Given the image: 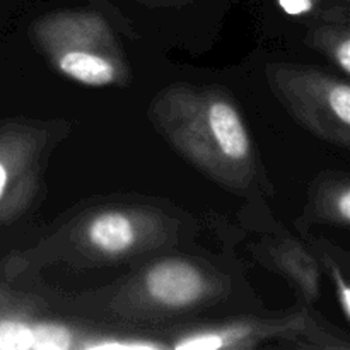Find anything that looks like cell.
Listing matches in <instances>:
<instances>
[{
  "mask_svg": "<svg viewBox=\"0 0 350 350\" xmlns=\"http://www.w3.org/2000/svg\"><path fill=\"white\" fill-rule=\"evenodd\" d=\"M170 142L190 163L228 188H246L255 178V152L238 108L224 92L176 85L154 105Z\"/></svg>",
  "mask_w": 350,
  "mask_h": 350,
  "instance_id": "obj_1",
  "label": "cell"
},
{
  "mask_svg": "<svg viewBox=\"0 0 350 350\" xmlns=\"http://www.w3.org/2000/svg\"><path fill=\"white\" fill-rule=\"evenodd\" d=\"M36 29L41 46L58 70L72 81L105 88L125 77L111 33L96 14H51L38 23Z\"/></svg>",
  "mask_w": 350,
  "mask_h": 350,
  "instance_id": "obj_2",
  "label": "cell"
},
{
  "mask_svg": "<svg viewBox=\"0 0 350 350\" xmlns=\"http://www.w3.org/2000/svg\"><path fill=\"white\" fill-rule=\"evenodd\" d=\"M272 85L284 105L311 132L347 147L350 144V85L313 68L275 67Z\"/></svg>",
  "mask_w": 350,
  "mask_h": 350,
  "instance_id": "obj_3",
  "label": "cell"
},
{
  "mask_svg": "<svg viewBox=\"0 0 350 350\" xmlns=\"http://www.w3.org/2000/svg\"><path fill=\"white\" fill-rule=\"evenodd\" d=\"M147 299L163 310H187L211 294V280L187 260H163L147 270L142 280Z\"/></svg>",
  "mask_w": 350,
  "mask_h": 350,
  "instance_id": "obj_4",
  "label": "cell"
},
{
  "mask_svg": "<svg viewBox=\"0 0 350 350\" xmlns=\"http://www.w3.org/2000/svg\"><path fill=\"white\" fill-rule=\"evenodd\" d=\"M36 146L29 133L19 130L0 132V222H5L23 208L33 183Z\"/></svg>",
  "mask_w": 350,
  "mask_h": 350,
  "instance_id": "obj_5",
  "label": "cell"
},
{
  "mask_svg": "<svg viewBox=\"0 0 350 350\" xmlns=\"http://www.w3.org/2000/svg\"><path fill=\"white\" fill-rule=\"evenodd\" d=\"M144 239V219L126 211H105L92 215L81 231L82 246L92 255L105 258L130 255Z\"/></svg>",
  "mask_w": 350,
  "mask_h": 350,
  "instance_id": "obj_6",
  "label": "cell"
},
{
  "mask_svg": "<svg viewBox=\"0 0 350 350\" xmlns=\"http://www.w3.org/2000/svg\"><path fill=\"white\" fill-rule=\"evenodd\" d=\"M275 332L269 325L236 323L221 328L188 332L173 344L178 350H219V349H250L258 338H267Z\"/></svg>",
  "mask_w": 350,
  "mask_h": 350,
  "instance_id": "obj_7",
  "label": "cell"
},
{
  "mask_svg": "<svg viewBox=\"0 0 350 350\" xmlns=\"http://www.w3.org/2000/svg\"><path fill=\"white\" fill-rule=\"evenodd\" d=\"M318 38L323 40L321 48L332 55V58L337 62L344 74H350V38L347 31H344L342 34L323 31V34Z\"/></svg>",
  "mask_w": 350,
  "mask_h": 350,
  "instance_id": "obj_8",
  "label": "cell"
},
{
  "mask_svg": "<svg viewBox=\"0 0 350 350\" xmlns=\"http://www.w3.org/2000/svg\"><path fill=\"white\" fill-rule=\"evenodd\" d=\"M328 202H330V205H328V215H332V219L337 222H340V224L347 226L350 222V190H349V185L344 183L337 188H334V190L330 191V193L327 195Z\"/></svg>",
  "mask_w": 350,
  "mask_h": 350,
  "instance_id": "obj_9",
  "label": "cell"
},
{
  "mask_svg": "<svg viewBox=\"0 0 350 350\" xmlns=\"http://www.w3.org/2000/svg\"><path fill=\"white\" fill-rule=\"evenodd\" d=\"M332 273H334V282L335 287H337V296L340 299V306L342 311H344V317L350 320V289L345 282L344 275L340 273L338 269H332Z\"/></svg>",
  "mask_w": 350,
  "mask_h": 350,
  "instance_id": "obj_10",
  "label": "cell"
},
{
  "mask_svg": "<svg viewBox=\"0 0 350 350\" xmlns=\"http://www.w3.org/2000/svg\"><path fill=\"white\" fill-rule=\"evenodd\" d=\"M280 9L289 16H304L310 14L317 5V0H277Z\"/></svg>",
  "mask_w": 350,
  "mask_h": 350,
  "instance_id": "obj_11",
  "label": "cell"
},
{
  "mask_svg": "<svg viewBox=\"0 0 350 350\" xmlns=\"http://www.w3.org/2000/svg\"><path fill=\"white\" fill-rule=\"evenodd\" d=\"M157 2H159V0H157Z\"/></svg>",
  "mask_w": 350,
  "mask_h": 350,
  "instance_id": "obj_12",
  "label": "cell"
}]
</instances>
